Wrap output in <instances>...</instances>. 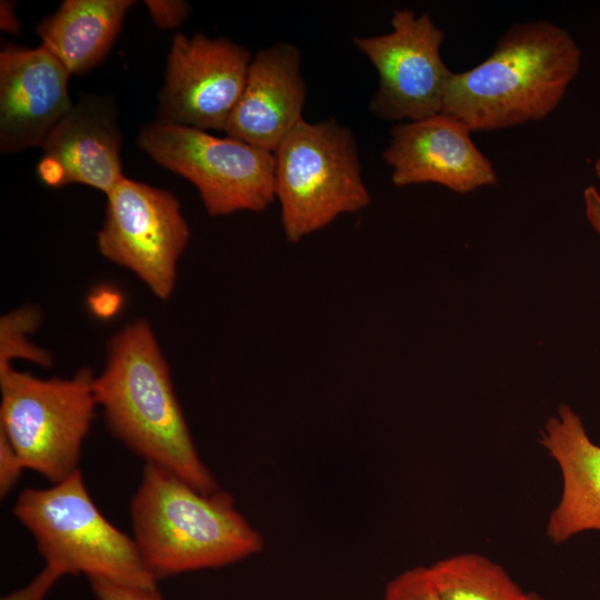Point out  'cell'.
Here are the masks:
<instances>
[{
  "instance_id": "obj_9",
  "label": "cell",
  "mask_w": 600,
  "mask_h": 600,
  "mask_svg": "<svg viewBox=\"0 0 600 600\" xmlns=\"http://www.w3.org/2000/svg\"><path fill=\"white\" fill-rule=\"evenodd\" d=\"M391 31L352 42L374 66L379 86L370 110L388 121H418L441 112L451 71L440 48L444 32L429 13L396 10Z\"/></svg>"
},
{
  "instance_id": "obj_11",
  "label": "cell",
  "mask_w": 600,
  "mask_h": 600,
  "mask_svg": "<svg viewBox=\"0 0 600 600\" xmlns=\"http://www.w3.org/2000/svg\"><path fill=\"white\" fill-rule=\"evenodd\" d=\"M471 132L464 122L443 113L396 124L383 152L393 184L437 183L458 193L496 184V170Z\"/></svg>"
},
{
  "instance_id": "obj_8",
  "label": "cell",
  "mask_w": 600,
  "mask_h": 600,
  "mask_svg": "<svg viewBox=\"0 0 600 600\" xmlns=\"http://www.w3.org/2000/svg\"><path fill=\"white\" fill-rule=\"evenodd\" d=\"M107 199L97 237L101 254L130 269L159 299L167 300L190 237L179 201L167 190L126 177Z\"/></svg>"
},
{
  "instance_id": "obj_14",
  "label": "cell",
  "mask_w": 600,
  "mask_h": 600,
  "mask_svg": "<svg viewBox=\"0 0 600 600\" xmlns=\"http://www.w3.org/2000/svg\"><path fill=\"white\" fill-rule=\"evenodd\" d=\"M306 94L300 50L288 42L261 49L252 57L224 132L273 152L303 120Z\"/></svg>"
},
{
  "instance_id": "obj_3",
  "label": "cell",
  "mask_w": 600,
  "mask_h": 600,
  "mask_svg": "<svg viewBox=\"0 0 600 600\" xmlns=\"http://www.w3.org/2000/svg\"><path fill=\"white\" fill-rule=\"evenodd\" d=\"M133 539L157 580L221 568L263 548V538L221 489L203 493L170 470L146 462L130 501Z\"/></svg>"
},
{
  "instance_id": "obj_13",
  "label": "cell",
  "mask_w": 600,
  "mask_h": 600,
  "mask_svg": "<svg viewBox=\"0 0 600 600\" xmlns=\"http://www.w3.org/2000/svg\"><path fill=\"white\" fill-rule=\"evenodd\" d=\"M70 73L44 47L7 46L0 52V150L41 147L73 107Z\"/></svg>"
},
{
  "instance_id": "obj_6",
  "label": "cell",
  "mask_w": 600,
  "mask_h": 600,
  "mask_svg": "<svg viewBox=\"0 0 600 600\" xmlns=\"http://www.w3.org/2000/svg\"><path fill=\"white\" fill-rule=\"evenodd\" d=\"M94 377L81 369L71 379L48 380L0 367V432L26 469L52 483L78 470L81 446L94 418Z\"/></svg>"
},
{
  "instance_id": "obj_12",
  "label": "cell",
  "mask_w": 600,
  "mask_h": 600,
  "mask_svg": "<svg viewBox=\"0 0 600 600\" xmlns=\"http://www.w3.org/2000/svg\"><path fill=\"white\" fill-rule=\"evenodd\" d=\"M121 142L111 97L82 94L44 139L38 176L52 188L80 183L107 196L124 178Z\"/></svg>"
},
{
  "instance_id": "obj_2",
  "label": "cell",
  "mask_w": 600,
  "mask_h": 600,
  "mask_svg": "<svg viewBox=\"0 0 600 600\" xmlns=\"http://www.w3.org/2000/svg\"><path fill=\"white\" fill-rule=\"evenodd\" d=\"M93 391L111 433L146 462L163 467L203 493L220 490L198 454L149 323L137 320L108 343Z\"/></svg>"
},
{
  "instance_id": "obj_19",
  "label": "cell",
  "mask_w": 600,
  "mask_h": 600,
  "mask_svg": "<svg viewBox=\"0 0 600 600\" xmlns=\"http://www.w3.org/2000/svg\"><path fill=\"white\" fill-rule=\"evenodd\" d=\"M381 600H440L427 567H414L399 573L386 586Z\"/></svg>"
},
{
  "instance_id": "obj_24",
  "label": "cell",
  "mask_w": 600,
  "mask_h": 600,
  "mask_svg": "<svg viewBox=\"0 0 600 600\" xmlns=\"http://www.w3.org/2000/svg\"><path fill=\"white\" fill-rule=\"evenodd\" d=\"M122 302V297L118 291L107 287L94 289L88 298L92 313L99 318H111L114 316Z\"/></svg>"
},
{
  "instance_id": "obj_26",
  "label": "cell",
  "mask_w": 600,
  "mask_h": 600,
  "mask_svg": "<svg viewBox=\"0 0 600 600\" xmlns=\"http://www.w3.org/2000/svg\"><path fill=\"white\" fill-rule=\"evenodd\" d=\"M0 27L1 30L9 33H18L20 30L19 21L14 13V2L1 1L0 4Z\"/></svg>"
},
{
  "instance_id": "obj_21",
  "label": "cell",
  "mask_w": 600,
  "mask_h": 600,
  "mask_svg": "<svg viewBox=\"0 0 600 600\" xmlns=\"http://www.w3.org/2000/svg\"><path fill=\"white\" fill-rule=\"evenodd\" d=\"M144 3L153 23L161 29L179 27L191 12L190 4L180 0H147Z\"/></svg>"
},
{
  "instance_id": "obj_17",
  "label": "cell",
  "mask_w": 600,
  "mask_h": 600,
  "mask_svg": "<svg viewBox=\"0 0 600 600\" xmlns=\"http://www.w3.org/2000/svg\"><path fill=\"white\" fill-rule=\"evenodd\" d=\"M440 600H523L507 570L479 553H459L427 567Z\"/></svg>"
},
{
  "instance_id": "obj_4",
  "label": "cell",
  "mask_w": 600,
  "mask_h": 600,
  "mask_svg": "<svg viewBox=\"0 0 600 600\" xmlns=\"http://www.w3.org/2000/svg\"><path fill=\"white\" fill-rule=\"evenodd\" d=\"M13 514L32 534L46 564L63 574L157 588L134 539L100 512L79 469L50 488L22 490Z\"/></svg>"
},
{
  "instance_id": "obj_28",
  "label": "cell",
  "mask_w": 600,
  "mask_h": 600,
  "mask_svg": "<svg viewBox=\"0 0 600 600\" xmlns=\"http://www.w3.org/2000/svg\"><path fill=\"white\" fill-rule=\"evenodd\" d=\"M593 169L597 177L600 179V158L596 160Z\"/></svg>"
},
{
  "instance_id": "obj_22",
  "label": "cell",
  "mask_w": 600,
  "mask_h": 600,
  "mask_svg": "<svg viewBox=\"0 0 600 600\" xmlns=\"http://www.w3.org/2000/svg\"><path fill=\"white\" fill-rule=\"evenodd\" d=\"M26 469L20 456L8 438L0 432V496L2 498L16 487Z\"/></svg>"
},
{
  "instance_id": "obj_5",
  "label": "cell",
  "mask_w": 600,
  "mask_h": 600,
  "mask_svg": "<svg viewBox=\"0 0 600 600\" xmlns=\"http://www.w3.org/2000/svg\"><path fill=\"white\" fill-rule=\"evenodd\" d=\"M273 153L276 200L289 242H299L369 204L356 139L338 121L303 119Z\"/></svg>"
},
{
  "instance_id": "obj_16",
  "label": "cell",
  "mask_w": 600,
  "mask_h": 600,
  "mask_svg": "<svg viewBox=\"0 0 600 600\" xmlns=\"http://www.w3.org/2000/svg\"><path fill=\"white\" fill-rule=\"evenodd\" d=\"M132 0H66L37 27L41 46L70 76L99 66L117 40Z\"/></svg>"
},
{
  "instance_id": "obj_1",
  "label": "cell",
  "mask_w": 600,
  "mask_h": 600,
  "mask_svg": "<svg viewBox=\"0 0 600 600\" xmlns=\"http://www.w3.org/2000/svg\"><path fill=\"white\" fill-rule=\"evenodd\" d=\"M581 54L572 36L553 22L513 23L481 63L451 72L440 113L471 131L540 121L560 104L580 70Z\"/></svg>"
},
{
  "instance_id": "obj_18",
  "label": "cell",
  "mask_w": 600,
  "mask_h": 600,
  "mask_svg": "<svg viewBox=\"0 0 600 600\" xmlns=\"http://www.w3.org/2000/svg\"><path fill=\"white\" fill-rule=\"evenodd\" d=\"M39 322V310L31 307L18 309L1 318L0 367L10 364L13 358H23L42 367L51 366L50 354L27 338Z\"/></svg>"
},
{
  "instance_id": "obj_20",
  "label": "cell",
  "mask_w": 600,
  "mask_h": 600,
  "mask_svg": "<svg viewBox=\"0 0 600 600\" xmlns=\"http://www.w3.org/2000/svg\"><path fill=\"white\" fill-rule=\"evenodd\" d=\"M98 600H163L157 588H140L104 579H90Z\"/></svg>"
},
{
  "instance_id": "obj_7",
  "label": "cell",
  "mask_w": 600,
  "mask_h": 600,
  "mask_svg": "<svg viewBox=\"0 0 600 600\" xmlns=\"http://www.w3.org/2000/svg\"><path fill=\"white\" fill-rule=\"evenodd\" d=\"M137 146L158 164L193 183L211 216L263 211L276 201L272 151L159 121L140 129Z\"/></svg>"
},
{
  "instance_id": "obj_10",
  "label": "cell",
  "mask_w": 600,
  "mask_h": 600,
  "mask_svg": "<svg viewBox=\"0 0 600 600\" xmlns=\"http://www.w3.org/2000/svg\"><path fill=\"white\" fill-rule=\"evenodd\" d=\"M252 57L247 48L227 38L176 33L156 121L224 132Z\"/></svg>"
},
{
  "instance_id": "obj_25",
  "label": "cell",
  "mask_w": 600,
  "mask_h": 600,
  "mask_svg": "<svg viewBox=\"0 0 600 600\" xmlns=\"http://www.w3.org/2000/svg\"><path fill=\"white\" fill-rule=\"evenodd\" d=\"M586 216L593 229L600 234V193L589 186L583 191Z\"/></svg>"
},
{
  "instance_id": "obj_15",
  "label": "cell",
  "mask_w": 600,
  "mask_h": 600,
  "mask_svg": "<svg viewBox=\"0 0 600 600\" xmlns=\"http://www.w3.org/2000/svg\"><path fill=\"white\" fill-rule=\"evenodd\" d=\"M539 443L558 464L562 491L551 510L546 533L560 544L583 531H600V447L588 437L580 417L567 404L558 408Z\"/></svg>"
},
{
  "instance_id": "obj_23",
  "label": "cell",
  "mask_w": 600,
  "mask_h": 600,
  "mask_svg": "<svg viewBox=\"0 0 600 600\" xmlns=\"http://www.w3.org/2000/svg\"><path fill=\"white\" fill-rule=\"evenodd\" d=\"M63 576L58 568L46 564L28 584L3 596L0 600H44L49 590Z\"/></svg>"
},
{
  "instance_id": "obj_27",
  "label": "cell",
  "mask_w": 600,
  "mask_h": 600,
  "mask_svg": "<svg viewBox=\"0 0 600 600\" xmlns=\"http://www.w3.org/2000/svg\"><path fill=\"white\" fill-rule=\"evenodd\" d=\"M523 600H547V599L536 592H527Z\"/></svg>"
}]
</instances>
